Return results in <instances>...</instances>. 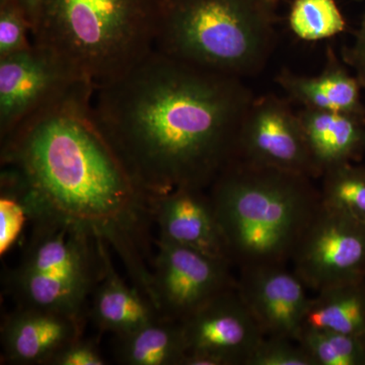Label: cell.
I'll list each match as a JSON object with an SVG mask.
<instances>
[{
	"mask_svg": "<svg viewBox=\"0 0 365 365\" xmlns=\"http://www.w3.org/2000/svg\"><path fill=\"white\" fill-rule=\"evenodd\" d=\"M32 232L6 288L16 306L88 317V299L109 263V246L88 227L55 213H28Z\"/></svg>",
	"mask_w": 365,
	"mask_h": 365,
	"instance_id": "8992f818",
	"label": "cell"
},
{
	"mask_svg": "<svg viewBox=\"0 0 365 365\" xmlns=\"http://www.w3.org/2000/svg\"><path fill=\"white\" fill-rule=\"evenodd\" d=\"M312 178L232 160L208 189L232 267L287 265L321 204Z\"/></svg>",
	"mask_w": 365,
	"mask_h": 365,
	"instance_id": "3957f363",
	"label": "cell"
},
{
	"mask_svg": "<svg viewBox=\"0 0 365 365\" xmlns=\"http://www.w3.org/2000/svg\"><path fill=\"white\" fill-rule=\"evenodd\" d=\"M304 328L365 336V277L316 292L311 297Z\"/></svg>",
	"mask_w": 365,
	"mask_h": 365,
	"instance_id": "d6986e66",
	"label": "cell"
},
{
	"mask_svg": "<svg viewBox=\"0 0 365 365\" xmlns=\"http://www.w3.org/2000/svg\"><path fill=\"white\" fill-rule=\"evenodd\" d=\"M88 316L16 306L0 330L2 361L14 365H51L67 345L83 337Z\"/></svg>",
	"mask_w": 365,
	"mask_h": 365,
	"instance_id": "4fadbf2b",
	"label": "cell"
},
{
	"mask_svg": "<svg viewBox=\"0 0 365 365\" xmlns=\"http://www.w3.org/2000/svg\"><path fill=\"white\" fill-rule=\"evenodd\" d=\"M14 1V0H0V6H4V4H9V2ZM19 1V0H18Z\"/></svg>",
	"mask_w": 365,
	"mask_h": 365,
	"instance_id": "f546056e",
	"label": "cell"
},
{
	"mask_svg": "<svg viewBox=\"0 0 365 365\" xmlns=\"http://www.w3.org/2000/svg\"><path fill=\"white\" fill-rule=\"evenodd\" d=\"M237 288L265 337L299 340L311 297L292 269L287 265L242 269Z\"/></svg>",
	"mask_w": 365,
	"mask_h": 365,
	"instance_id": "7c38bea8",
	"label": "cell"
},
{
	"mask_svg": "<svg viewBox=\"0 0 365 365\" xmlns=\"http://www.w3.org/2000/svg\"><path fill=\"white\" fill-rule=\"evenodd\" d=\"M88 317L102 332L124 335L163 317L148 297L116 272L110 259L91 295Z\"/></svg>",
	"mask_w": 365,
	"mask_h": 365,
	"instance_id": "2e32d148",
	"label": "cell"
},
{
	"mask_svg": "<svg viewBox=\"0 0 365 365\" xmlns=\"http://www.w3.org/2000/svg\"><path fill=\"white\" fill-rule=\"evenodd\" d=\"M262 1H263L269 9H272V11H275V7L277 6L278 2H279L280 0H262Z\"/></svg>",
	"mask_w": 365,
	"mask_h": 365,
	"instance_id": "f1b7e54d",
	"label": "cell"
},
{
	"mask_svg": "<svg viewBox=\"0 0 365 365\" xmlns=\"http://www.w3.org/2000/svg\"><path fill=\"white\" fill-rule=\"evenodd\" d=\"M322 202L365 223V167L344 163L324 173Z\"/></svg>",
	"mask_w": 365,
	"mask_h": 365,
	"instance_id": "ffe728a7",
	"label": "cell"
},
{
	"mask_svg": "<svg viewBox=\"0 0 365 365\" xmlns=\"http://www.w3.org/2000/svg\"><path fill=\"white\" fill-rule=\"evenodd\" d=\"M151 203L158 239L230 263L208 190L182 187Z\"/></svg>",
	"mask_w": 365,
	"mask_h": 365,
	"instance_id": "5bb4252c",
	"label": "cell"
},
{
	"mask_svg": "<svg viewBox=\"0 0 365 365\" xmlns=\"http://www.w3.org/2000/svg\"><path fill=\"white\" fill-rule=\"evenodd\" d=\"M107 361L97 343L81 337L67 345L53 359L51 365H105Z\"/></svg>",
	"mask_w": 365,
	"mask_h": 365,
	"instance_id": "484cf974",
	"label": "cell"
},
{
	"mask_svg": "<svg viewBox=\"0 0 365 365\" xmlns=\"http://www.w3.org/2000/svg\"><path fill=\"white\" fill-rule=\"evenodd\" d=\"M242 78L153 50L95 88L93 112L137 184L158 196L208 190L235 158L254 101Z\"/></svg>",
	"mask_w": 365,
	"mask_h": 365,
	"instance_id": "6da1fadb",
	"label": "cell"
},
{
	"mask_svg": "<svg viewBox=\"0 0 365 365\" xmlns=\"http://www.w3.org/2000/svg\"><path fill=\"white\" fill-rule=\"evenodd\" d=\"M0 255L4 257L18 241L30 218L23 201L13 189L0 185Z\"/></svg>",
	"mask_w": 365,
	"mask_h": 365,
	"instance_id": "d4e9b609",
	"label": "cell"
},
{
	"mask_svg": "<svg viewBox=\"0 0 365 365\" xmlns=\"http://www.w3.org/2000/svg\"><path fill=\"white\" fill-rule=\"evenodd\" d=\"M151 263L153 302L165 319L182 322L218 294L237 287L227 261L158 239Z\"/></svg>",
	"mask_w": 365,
	"mask_h": 365,
	"instance_id": "9c48e42d",
	"label": "cell"
},
{
	"mask_svg": "<svg viewBox=\"0 0 365 365\" xmlns=\"http://www.w3.org/2000/svg\"><path fill=\"white\" fill-rule=\"evenodd\" d=\"M95 88L36 115L1 139L4 181L28 213L48 211L88 227L119 256L153 302V197L131 176L96 121Z\"/></svg>",
	"mask_w": 365,
	"mask_h": 365,
	"instance_id": "7a4b0ae2",
	"label": "cell"
},
{
	"mask_svg": "<svg viewBox=\"0 0 365 365\" xmlns=\"http://www.w3.org/2000/svg\"><path fill=\"white\" fill-rule=\"evenodd\" d=\"M162 0H42L33 43L97 86L155 50Z\"/></svg>",
	"mask_w": 365,
	"mask_h": 365,
	"instance_id": "277c9868",
	"label": "cell"
},
{
	"mask_svg": "<svg viewBox=\"0 0 365 365\" xmlns=\"http://www.w3.org/2000/svg\"><path fill=\"white\" fill-rule=\"evenodd\" d=\"M247 365H316L297 341L280 337H264Z\"/></svg>",
	"mask_w": 365,
	"mask_h": 365,
	"instance_id": "cb8c5ba5",
	"label": "cell"
},
{
	"mask_svg": "<svg viewBox=\"0 0 365 365\" xmlns=\"http://www.w3.org/2000/svg\"><path fill=\"white\" fill-rule=\"evenodd\" d=\"M33 45L32 25L18 0L0 6V57Z\"/></svg>",
	"mask_w": 365,
	"mask_h": 365,
	"instance_id": "603a6c76",
	"label": "cell"
},
{
	"mask_svg": "<svg viewBox=\"0 0 365 365\" xmlns=\"http://www.w3.org/2000/svg\"><path fill=\"white\" fill-rule=\"evenodd\" d=\"M235 158L312 179L319 178L299 114L275 96L254 98L242 123Z\"/></svg>",
	"mask_w": 365,
	"mask_h": 365,
	"instance_id": "8fae6325",
	"label": "cell"
},
{
	"mask_svg": "<svg viewBox=\"0 0 365 365\" xmlns=\"http://www.w3.org/2000/svg\"><path fill=\"white\" fill-rule=\"evenodd\" d=\"M188 352L182 365H247L263 332L237 287L182 322Z\"/></svg>",
	"mask_w": 365,
	"mask_h": 365,
	"instance_id": "30bf717a",
	"label": "cell"
},
{
	"mask_svg": "<svg viewBox=\"0 0 365 365\" xmlns=\"http://www.w3.org/2000/svg\"><path fill=\"white\" fill-rule=\"evenodd\" d=\"M274 11L262 0H162L155 50L242 78L273 49Z\"/></svg>",
	"mask_w": 365,
	"mask_h": 365,
	"instance_id": "5b68a950",
	"label": "cell"
},
{
	"mask_svg": "<svg viewBox=\"0 0 365 365\" xmlns=\"http://www.w3.org/2000/svg\"><path fill=\"white\" fill-rule=\"evenodd\" d=\"M300 123L319 178L344 163H355L365 151V117L307 109Z\"/></svg>",
	"mask_w": 365,
	"mask_h": 365,
	"instance_id": "9a60e30c",
	"label": "cell"
},
{
	"mask_svg": "<svg viewBox=\"0 0 365 365\" xmlns=\"http://www.w3.org/2000/svg\"><path fill=\"white\" fill-rule=\"evenodd\" d=\"M297 342L316 365H365V336L304 328Z\"/></svg>",
	"mask_w": 365,
	"mask_h": 365,
	"instance_id": "44dd1931",
	"label": "cell"
},
{
	"mask_svg": "<svg viewBox=\"0 0 365 365\" xmlns=\"http://www.w3.org/2000/svg\"><path fill=\"white\" fill-rule=\"evenodd\" d=\"M345 60L354 69L355 78L361 88H365V16L355 36L352 47L346 52Z\"/></svg>",
	"mask_w": 365,
	"mask_h": 365,
	"instance_id": "4316f807",
	"label": "cell"
},
{
	"mask_svg": "<svg viewBox=\"0 0 365 365\" xmlns=\"http://www.w3.org/2000/svg\"><path fill=\"white\" fill-rule=\"evenodd\" d=\"M95 88L39 45L0 57V140L83 88Z\"/></svg>",
	"mask_w": 365,
	"mask_h": 365,
	"instance_id": "52a82bcc",
	"label": "cell"
},
{
	"mask_svg": "<svg viewBox=\"0 0 365 365\" xmlns=\"http://www.w3.org/2000/svg\"><path fill=\"white\" fill-rule=\"evenodd\" d=\"M289 25L297 37L306 41L334 37L346 26L335 0H294Z\"/></svg>",
	"mask_w": 365,
	"mask_h": 365,
	"instance_id": "7402d4cb",
	"label": "cell"
},
{
	"mask_svg": "<svg viewBox=\"0 0 365 365\" xmlns=\"http://www.w3.org/2000/svg\"><path fill=\"white\" fill-rule=\"evenodd\" d=\"M188 352L182 322L158 319L115 336L114 354L125 365H182Z\"/></svg>",
	"mask_w": 365,
	"mask_h": 365,
	"instance_id": "ac0fdd59",
	"label": "cell"
},
{
	"mask_svg": "<svg viewBox=\"0 0 365 365\" xmlns=\"http://www.w3.org/2000/svg\"><path fill=\"white\" fill-rule=\"evenodd\" d=\"M278 83L294 100L307 109L346 113L365 117L360 98L359 81L336 61L316 78L297 76L289 71L281 72Z\"/></svg>",
	"mask_w": 365,
	"mask_h": 365,
	"instance_id": "e0dca14e",
	"label": "cell"
},
{
	"mask_svg": "<svg viewBox=\"0 0 365 365\" xmlns=\"http://www.w3.org/2000/svg\"><path fill=\"white\" fill-rule=\"evenodd\" d=\"M19 2H20L21 6L23 7L26 16H28L29 21L32 25L33 33L34 28H35L36 23H37L38 16H39L42 0H19Z\"/></svg>",
	"mask_w": 365,
	"mask_h": 365,
	"instance_id": "83f0119b",
	"label": "cell"
},
{
	"mask_svg": "<svg viewBox=\"0 0 365 365\" xmlns=\"http://www.w3.org/2000/svg\"><path fill=\"white\" fill-rule=\"evenodd\" d=\"M290 263L314 292L365 277V223L321 200Z\"/></svg>",
	"mask_w": 365,
	"mask_h": 365,
	"instance_id": "ba28073f",
	"label": "cell"
}]
</instances>
